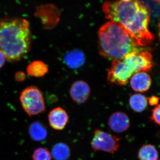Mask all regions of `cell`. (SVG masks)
Wrapping results in <instances>:
<instances>
[{
	"mask_svg": "<svg viewBox=\"0 0 160 160\" xmlns=\"http://www.w3.org/2000/svg\"><path fill=\"white\" fill-rule=\"evenodd\" d=\"M64 61L69 68L78 69L84 65L86 59L82 52L79 49H73L66 52Z\"/></svg>",
	"mask_w": 160,
	"mask_h": 160,
	"instance_id": "cell-11",
	"label": "cell"
},
{
	"mask_svg": "<svg viewBox=\"0 0 160 160\" xmlns=\"http://www.w3.org/2000/svg\"><path fill=\"white\" fill-rule=\"evenodd\" d=\"M152 66V56L149 52L131 53L121 59L112 61L107 80L109 82L123 86L135 73L149 71Z\"/></svg>",
	"mask_w": 160,
	"mask_h": 160,
	"instance_id": "cell-4",
	"label": "cell"
},
{
	"mask_svg": "<svg viewBox=\"0 0 160 160\" xmlns=\"http://www.w3.org/2000/svg\"><path fill=\"white\" fill-rule=\"evenodd\" d=\"M108 125L111 130L116 133L125 132L129 129L130 121L129 116L123 112H113L109 117Z\"/></svg>",
	"mask_w": 160,
	"mask_h": 160,
	"instance_id": "cell-7",
	"label": "cell"
},
{
	"mask_svg": "<svg viewBox=\"0 0 160 160\" xmlns=\"http://www.w3.org/2000/svg\"><path fill=\"white\" fill-rule=\"evenodd\" d=\"M48 118L49 125L52 129L62 130L65 129L69 122V116L65 109L58 107L49 112Z\"/></svg>",
	"mask_w": 160,
	"mask_h": 160,
	"instance_id": "cell-8",
	"label": "cell"
},
{
	"mask_svg": "<svg viewBox=\"0 0 160 160\" xmlns=\"http://www.w3.org/2000/svg\"><path fill=\"white\" fill-rule=\"evenodd\" d=\"M6 60L5 55L0 50V69H2L5 65Z\"/></svg>",
	"mask_w": 160,
	"mask_h": 160,
	"instance_id": "cell-20",
	"label": "cell"
},
{
	"mask_svg": "<svg viewBox=\"0 0 160 160\" xmlns=\"http://www.w3.org/2000/svg\"><path fill=\"white\" fill-rule=\"evenodd\" d=\"M106 18L119 23L139 46H146L154 40L149 31L150 10L142 0H114L103 4Z\"/></svg>",
	"mask_w": 160,
	"mask_h": 160,
	"instance_id": "cell-1",
	"label": "cell"
},
{
	"mask_svg": "<svg viewBox=\"0 0 160 160\" xmlns=\"http://www.w3.org/2000/svg\"><path fill=\"white\" fill-rule=\"evenodd\" d=\"M49 69L42 61L36 60L29 63L26 68V71L29 76L35 78H42L47 74Z\"/></svg>",
	"mask_w": 160,
	"mask_h": 160,
	"instance_id": "cell-13",
	"label": "cell"
},
{
	"mask_svg": "<svg viewBox=\"0 0 160 160\" xmlns=\"http://www.w3.org/2000/svg\"><path fill=\"white\" fill-rule=\"evenodd\" d=\"M132 88L138 92H144L151 86L152 80L150 76L146 72H139L133 74L130 80Z\"/></svg>",
	"mask_w": 160,
	"mask_h": 160,
	"instance_id": "cell-10",
	"label": "cell"
},
{
	"mask_svg": "<svg viewBox=\"0 0 160 160\" xmlns=\"http://www.w3.org/2000/svg\"><path fill=\"white\" fill-rule=\"evenodd\" d=\"M138 157L139 160H158V153L154 146L148 144L140 148Z\"/></svg>",
	"mask_w": 160,
	"mask_h": 160,
	"instance_id": "cell-16",
	"label": "cell"
},
{
	"mask_svg": "<svg viewBox=\"0 0 160 160\" xmlns=\"http://www.w3.org/2000/svg\"><path fill=\"white\" fill-rule=\"evenodd\" d=\"M100 54L106 58L121 59L141 52L140 46L125 27L116 22H108L98 32Z\"/></svg>",
	"mask_w": 160,
	"mask_h": 160,
	"instance_id": "cell-3",
	"label": "cell"
},
{
	"mask_svg": "<svg viewBox=\"0 0 160 160\" xmlns=\"http://www.w3.org/2000/svg\"><path fill=\"white\" fill-rule=\"evenodd\" d=\"M149 104L152 106H153V105H155L158 104V102L159 99L156 97L152 96L149 98Z\"/></svg>",
	"mask_w": 160,
	"mask_h": 160,
	"instance_id": "cell-21",
	"label": "cell"
},
{
	"mask_svg": "<svg viewBox=\"0 0 160 160\" xmlns=\"http://www.w3.org/2000/svg\"><path fill=\"white\" fill-rule=\"evenodd\" d=\"M72 99L78 104H83L89 98L90 88L88 84L83 81H78L72 85L69 91Z\"/></svg>",
	"mask_w": 160,
	"mask_h": 160,
	"instance_id": "cell-9",
	"label": "cell"
},
{
	"mask_svg": "<svg viewBox=\"0 0 160 160\" xmlns=\"http://www.w3.org/2000/svg\"><path fill=\"white\" fill-rule=\"evenodd\" d=\"M151 118L155 122L160 126V104L152 110Z\"/></svg>",
	"mask_w": 160,
	"mask_h": 160,
	"instance_id": "cell-18",
	"label": "cell"
},
{
	"mask_svg": "<svg viewBox=\"0 0 160 160\" xmlns=\"http://www.w3.org/2000/svg\"><path fill=\"white\" fill-rule=\"evenodd\" d=\"M19 99L23 110L29 116L42 113L46 110L42 92L37 86L26 87L21 92Z\"/></svg>",
	"mask_w": 160,
	"mask_h": 160,
	"instance_id": "cell-5",
	"label": "cell"
},
{
	"mask_svg": "<svg viewBox=\"0 0 160 160\" xmlns=\"http://www.w3.org/2000/svg\"><path fill=\"white\" fill-rule=\"evenodd\" d=\"M26 74L24 72L18 71L14 75V78L17 82H24L26 79Z\"/></svg>",
	"mask_w": 160,
	"mask_h": 160,
	"instance_id": "cell-19",
	"label": "cell"
},
{
	"mask_svg": "<svg viewBox=\"0 0 160 160\" xmlns=\"http://www.w3.org/2000/svg\"><path fill=\"white\" fill-rule=\"evenodd\" d=\"M32 43L29 22L18 17L0 19V50L10 62H18L28 53Z\"/></svg>",
	"mask_w": 160,
	"mask_h": 160,
	"instance_id": "cell-2",
	"label": "cell"
},
{
	"mask_svg": "<svg viewBox=\"0 0 160 160\" xmlns=\"http://www.w3.org/2000/svg\"><path fill=\"white\" fill-rule=\"evenodd\" d=\"M129 103L133 111L140 112L146 109L148 105V100L143 95L136 93L130 96Z\"/></svg>",
	"mask_w": 160,
	"mask_h": 160,
	"instance_id": "cell-15",
	"label": "cell"
},
{
	"mask_svg": "<svg viewBox=\"0 0 160 160\" xmlns=\"http://www.w3.org/2000/svg\"><path fill=\"white\" fill-rule=\"evenodd\" d=\"M148 1L151 2L155 3V4H157L158 5H160V0H148Z\"/></svg>",
	"mask_w": 160,
	"mask_h": 160,
	"instance_id": "cell-22",
	"label": "cell"
},
{
	"mask_svg": "<svg viewBox=\"0 0 160 160\" xmlns=\"http://www.w3.org/2000/svg\"><path fill=\"white\" fill-rule=\"evenodd\" d=\"M29 133L32 139L36 142L46 139L48 135L46 127L39 121H35L29 126Z\"/></svg>",
	"mask_w": 160,
	"mask_h": 160,
	"instance_id": "cell-12",
	"label": "cell"
},
{
	"mask_svg": "<svg viewBox=\"0 0 160 160\" xmlns=\"http://www.w3.org/2000/svg\"><path fill=\"white\" fill-rule=\"evenodd\" d=\"M122 139V138L98 129L95 130L91 146L94 152L103 151L114 154L119 149Z\"/></svg>",
	"mask_w": 160,
	"mask_h": 160,
	"instance_id": "cell-6",
	"label": "cell"
},
{
	"mask_svg": "<svg viewBox=\"0 0 160 160\" xmlns=\"http://www.w3.org/2000/svg\"><path fill=\"white\" fill-rule=\"evenodd\" d=\"M70 148L65 143L55 144L52 149V155L55 160H68L71 154Z\"/></svg>",
	"mask_w": 160,
	"mask_h": 160,
	"instance_id": "cell-14",
	"label": "cell"
},
{
	"mask_svg": "<svg viewBox=\"0 0 160 160\" xmlns=\"http://www.w3.org/2000/svg\"><path fill=\"white\" fill-rule=\"evenodd\" d=\"M158 34H159V37L160 39V22L159 23V25H158Z\"/></svg>",
	"mask_w": 160,
	"mask_h": 160,
	"instance_id": "cell-23",
	"label": "cell"
},
{
	"mask_svg": "<svg viewBox=\"0 0 160 160\" xmlns=\"http://www.w3.org/2000/svg\"><path fill=\"white\" fill-rule=\"evenodd\" d=\"M51 152L46 148L40 147L35 149L32 155V160H51Z\"/></svg>",
	"mask_w": 160,
	"mask_h": 160,
	"instance_id": "cell-17",
	"label": "cell"
}]
</instances>
